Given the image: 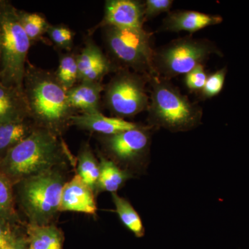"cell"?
I'll return each mask as SVG.
<instances>
[{
    "label": "cell",
    "mask_w": 249,
    "mask_h": 249,
    "mask_svg": "<svg viewBox=\"0 0 249 249\" xmlns=\"http://www.w3.org/2000/svg\"><path fill=\"white\" fill-rule=\"evenodd\" d=\"M103 29L106 45L118 60L149 76L156 75L151 34L143 28L105 27Z\"/></svg>",
    "instance_id": "obj_6"
},
{
    "label": "cell",
    "mask_w": 249,
    "mask_h": 249,
    "mask_svg": "<svg viewBox=\"0 0 249 249\" xmlns=\"http://www.w3.org/2000/svg\"><path fill=\"white\" fill-rule=\"evenodd\" d=\"M71 124L80 128L104 134L114 135L138 127V124L118 117H107L102 113L78 114L71 119Z\"/></svg>",
    "instance_id": "obj_14"
},
{
    "label": "cell",
    "mask_w": 249,
    "mask_h": 249,
    "mask_svg": "<svg viewBox=\"0 0 249 249\" xmlns=\"http://www.w3.org/2000/svg\"><path fill=\"white\" fill-rule=\"evenodd\" d=\"M30 119L37 127L58 136L71 124L77 112L71 107L67 91L55 73L39 68L27 61L23 83Z\"/></svg>",
    "instance_id": "obj_1"
},
{
    "label": "cell",
    "mask_w": 249,
    "mask_h": 249,
    "mask_svg": "<svg viewBox=\"0 0 249 249\" xmlns=\"http://www.w3.org/2000/svg\"><path fill=\"white\" fill-rule=\"evenodd\" d=\"M61 175L51 170L19 183V197L31 224L47 225L60 211L64 185Z\"/></svg>",
    "instance_id": "obj_5"
},
{
    "label": "cell",
    "mask_w": 249,
    "mask_h": 249,
    "mask_svg": "<svg viewBox=\"0 0 249 249\" xmlns=\"http://www.w3.org/2000/svg\"><path fill=\"white\" fill-rule=\"evenodd\" d=\"M104 91L106 106L118 118L130 117L148 109L145 80L136 73L119 71L104 87Z\"/></svg>",
    "instance_id": "obj_8"
},
{
    "label": "cell",
    "mask_w": 249,
    "mask_h": 249,
    "mask_svg": "<svg viewBox=\"0 0 249 249\" xmlns=\"http://www.w3.org/2000/svg\"><path fill=\"white\" fill-rule=\"evenodd\" d=\"M18 14L19 22L31 43L42 40L50 25L45 16L37 13L26 12L18 9Z\"/></svg>",
    "instance_id": "obj_22"
},
{
    "label": "cell",
    "mask_w": 249,
    "mask_h": 249,
    "mask_svg": "<svg viewBox=\"0 0 249 249\" xmlns=\"http://www.w3.org/2000/svg\"><path fill=\"white\" fill-rule=\"evenodd\" d=\"M13 187V183L0 173V217L11 222L16 218Z\"/></svg>",
    "instance_id": "obj_24"
},
{
    "label": "cell",
    "mask_w": 249,
    "mask_h": 249,
    "mask_svg": "<svg viewBox=\"0 0 249 249\" xmlns=\"http://www.w3.org/2000/svg\"><path fill=\"white\" fill-rule=\"evenodd\" d=\"M220 16L193 11H178L168 15L163 22V29L172 32L188 31L196 33L210 26L220 24Z\"/></svg>",
    "instance_id": "obj_13"
},
{
    "label": "cell",
    "mask_w": 249,
    "mask_h": 249,
    "mask_svg": "<svg viewBox=\"0 0 249 249\" xmlns=\"http://www.w3.org/2000/svg\"><path fill=\"white\" fill-rule=\"evenodd\" d=\"M18 235L12 227L11 221L0 217V249L6 247Z\"/></svg>",
    "instance_id": "obj_29"
},
{
    "label": "cell",
    "mask_w": 249,
    "mask_h": 249,
    "mask_svg": "<svg viewBox=\"0 0 249 249\" xmlns=\"http://www.w3.org/2000/svg\"><path fill=\"white\" fill-rule=\"evenodd\" d=\"M64 147L57 135L36 127L0 160V173L13 185L53 169L62 160Z\"/></svg>",
    "instance_id": "obj_2"
},
{
    "label": "cell",
    "mask_w": 249,
    "mask_h": 249,
    "mask_svg": "<svg viewBox=\"0 0 249 249\" xmlns=\"http://www.w3.org/2000/svg\"><path fill=\"white\" fill-rule=\"evenodd\" d=\"M152 86L149 117L156 124L172 131L195 127L201 118L200 107L191 103L166 78L149 76Z\"/></svg>",
    "instance_id": "obj_4"
},
{
    "label": "cell",
    "mask_w": 249,
    "mask_h": 249,
    "mask_svg": "<svg viewBox=\"0 0 249 249\" xmlns=\"http://www.w3.org/2000/svg\"><path fill=\"white\" fill-rule=\"evenodd\" d=\"M98 186L103 191L115 193L128 178L129 175L111 160L101 157Z\"/></svg>",
    "instance_id": "obj_19"
},
{
    "label": "cell",
    "mask_w": 249,
    "mask_h": 249,
    "mask_svg": "<svg viewBox=\"0 0 249 249\" xmlns=\"http://www.w3.org/2000/svg\"><path fill=\"white\" fill-rule=\"evenodd\" d=\"M173 4L171 0H147L144 4V16L146 18H155L162 13L168 12Z\"/></svg>",
    "instance_id": "obj_27"
},
{
    "label": "cell",
    "mask_w": 249,
    "mask_h": 249,
    "mask_svg": "<svg viewBox=\"0 0 249 249\" xmlns=\"http://www.w3.org/2000/svg\"><path fill=\"white\" fill-rule=\"evenodd\" d=\"M2 249H29L27 237L18 235Z\"/></svg>",
    "instance_id": "obj_30"
},
{
    "label": "cell",
    "mask_w": 249,
    "mask_h": 249,
    "mask_svg": "<svg viewBox=\"0 0 249 249\" xmlns=\"http://www.w3.org/2000/svg\"><path fill=\"white\" fill-rule=\"evenodd\" d=\"M55 76L60 85L68 91L79 82L76 55L63 54L60 57L59 65Z\"/></svg>",
    "instance_id": "obj_23"
},
{
    "label": "cell",
    "mask_w": 249,
    "mask_h": 249,
    "mask_svg": "<svg viewBox=\"0 0 249 249\" xmlns=\"http://www.w3.org/2000/svg\"><path fill=\"white\" fill-rule=\"evenodd\" d=\"M112 199L116 208V213L121 222L137 237H142L145 234V229L138 213L127 199L112 193Z\"/></svg>",
    "instance_id": "obj_20"
},
{
    "label": "cell",
    "mask_w": 249,
    "mask_h": 249,
    "mask_svg": "<svg viewBox=\"0 0 249 249\" xmlns=\"http://www.w3.org/2000/svg\"><path fill=\"white\" fill-rule=\"evenodd\" d=\"M215 46L208 41L183 38L173 41L155 52L154 66L165 78L187 74L201 65L211 54L220 53Z\"/></svg>",
    "instance_id": "obj_7"
},
{
    "label": "cell",
    "mask_w": 249,
    "mask_h": 249,
    "mask_svg": "<svg viewBox=\"0 0 249 249\" xmlns=\"http://www.w3.org/2000/svg\"><path fill=\"white\" fill-rule=\"evenodd\" d=\"M0 65H1V51H0Z\"/></svg>",
    "instance_id": "obj_31"
},
{
    "label": "cell",
    "mask_w": 249,
    "mask_h": 249,
    "mask_svg": "<svg viewBox=\"0 0 249 249\" xmlns=\"http://www.w3.org/2000/svg\"><path fill=\"white\" fill-rule=\"evenodd\" d=\"M207 76L202 65H198L194 70L187 73L185 82L186 86L192 90H202L206 84Z\"/></svg>",
    "instance_id": "obj_28"
},
{
    "label": "cell",
    "mask_w": 249,
    "mask_h": 249,
    "mask_svg": "<svg viewBox=\"0 0 249 249\" xmlns=\"http://www.w3.org/2000/svg\"><path fill=\"white\" fill-rule=\"evenodd\" d=\"M1 1H2V0H0V6H1Z\"/></svg>",
    "instance_id": "obj_32"
},
{
    "label": "cell",
    "mask_w": 249,
    "mask_h": 249,
    "mask_svg": "<svg viewBox=\"0 0 249 249\" xmlns=\"http://www.w3.org/2000/svg\"><path fill=\"white\" fill-rule=\"evenodd\" d=\"M31 41L19 22L18 9L8 1L0 6V82L23 89Z\"/></svg>",
    "instance_id": "obj_3"
},
{
    "label": "cell",
    "mask_w": 249,
    "mask_h": 249,
    "mask_svg": "<svg viewBox=\"0 0 249 249\" xmlns=\"http://www.w3.org/2000/svg\"><path fill=\"white\" fill-rule=\"evenodd\" d=\"M79 82L102 83L103 78L114 70L110 60L92 40H88L76 54Z\"/></svg>",
    "instance_id": "obj_11"
},
{
    "label": "cell",
    "mask_w": 249,
    "mask_h": 249,
    "mask_svg": "<svg viewBox=\"0 0 249 249\" xmlns=\"http://www.w3.org/2000/svg\"><path fill=\"white\" fill-rule=\"evenodd\" d=\"M30 119L24 88L5 86L0 82V124Z\"/></svg>",
    "instance_id": "obj_16"
},
{
    "label": "cell",
    "mask_w": 249,
    "mask_h": 249,
    "mask_svg": "<svg viewBox=\"0 0 249 249\" xmlns=\"http://www.w3.org/2000/svg\"><path fill=\"white\" fill-rule=\"evenodd\" d=\"M104 91L102 83L80 82L67 91L71 107L80 114L101 112V93Z\"/></svg>",
    "instance_id": "obj_15"
},
{
    "label": "cell",
    "mask_w": 249,
    "mask_h": 249,
    "mask_svg": "<svg viewBox=\"0 0 249 249\" xmlns=\"http://www.w3.org/2000/svg\"><path fill=\"white\" fill-rule=\"evenodd\" d=\"M27 237L30 249H62V232L54 226L30 224Z\"/></svg>",
    "instance_id": "obj_17"
},
{
    "label": "cell",
    "mask_w": 249,
    "mask_h": 249,
    "mask_svg": "<svg viewBox=\"0 0 249 249\" xmlns=\"http://www.w3.org/2000/svg\"><path fill=\"white\" fill-rule=\"evenodd\" d=\"M106 147L111 155L124 162L133 161L144 155L149 146L146 131L139 127L114 135L106 136Z\"/></svg>",
    "instance_id": "obj_9"
},
{
    "label": "cell",
    "mask_w": 249,
    "mask_h": 249,
    "mask_svg": "<svg viewBox=\"0 0 249 249\" xmlns=\"http://www.w3.org/2000/svg\"><path fill=\"white\" fill-rule=\"evenodd\" d=\"M145 16L144 4L134 0L106 1L105 15L98 27L142 28Z\"/></svg>",
    "instance_id": "obj_10"
},
{
    "label": "cell",
    "mask_w": 249,
    "mask_h": 249,
    "mask_svg": "<svg viewBox=\"0 0 249 249\" xmlns=\"http://www.w3.org/2000/svg\"><path fill=\"white\" fill-rule=\"evenodd\" d=\"M227 72V67H225L208 77L206 84L201 90L204 97L213 98L221 93L224 89Z\"/></svg>",
    "instance_id": "obj_26"
},
{
    "label": "cell",
    "mask_w": 249,
    "mask_h": 249,
    "mask_svg": "<svg viewBox=\"0 0 249 249\" xmlns=\"http://www.w3.org/2000/svg\"><path fill=\"white\" fill-rule=\"evenodd\" d=\"M93 190L77 174L62 188L60 211H73L89 214L96 213Z\"/></svg>",
    "instance_id": "obj_12"
},
{
    "label": "cell",
    "mask_w": 249,
    "mask_h": 249,
    "mask_svg": "<svg viewBox=\"0 0 249 249\" xmlns=\"http://www.w3.org/2000/svg\"><path fill=\"white\" fill-rule=\"evenodd\" d=\"M78 175L93 191L98 186L100 165L88 145L82 148L80 152Z\"/></svg>",
    "instance_id": "obj_21"
},
{
    "label": "cell",
    "mask_w": 249,
    "mask_h": 249,
    "mask_svg": "<svg viewBox=\"0 0 249 249\" xmlns=\"http://www.w3.org/2000/svg\"><path fill=\"white\" fill-rule=\"evenodd\" d=\"M29 119L0 124V160L35 129Z\"/></svg>",
    "instance_id": "obj_18"
},
{
    "label": "cell",
    "mask_w": 249,
    "mask_h": 249,
    "mask_svg": "<svg viewBox=\"0 0 249 249\" xmlns=\"http://www.w3.org/2000/svg\"><path fill=\"white\" fill-rule=\"evenodd\" d=\"M51 40L59 48L70 52L71 50L74 40L75 33L67 26L64 24L49 25L47 29Z\"/></svg>",
    "instance_id": "obj_25"
},
{
    "label": "cell",
    "mask_w": 249,
    "mask_h": 249,
    "mask_svg": "<svg viewBox=\"0 0 249 249\" xmlns=\"http://www.w3.org/2000/svg\"></svg>",
    "instance_id": "obj_33"
}]
</instances>
